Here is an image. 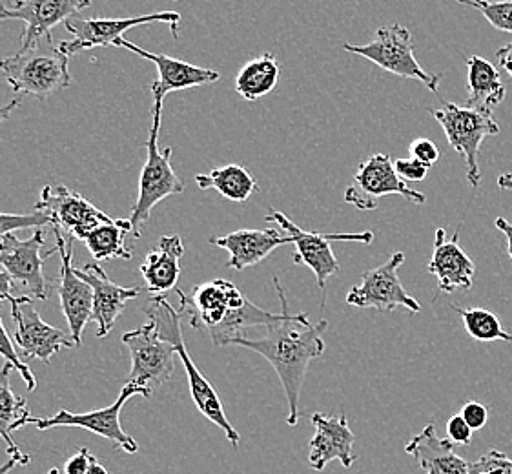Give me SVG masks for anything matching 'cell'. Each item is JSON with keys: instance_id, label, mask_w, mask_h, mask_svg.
<instances>
[{"instance_id": "12", "label": "cell", "mask_w": 512, "mask_h": 474, "mask_svg": "<svg viewBox=\"0 0 512 474\" xmlns=\"http://www.w3.org/2000/svg\"><path fill=\"white\" fill-rule=\"evenodd\" d=\"M405 263V254L396 252L383 265L367 270L361 283L347 294V303L358 309H374L378 312H394L398 307L420 312L418 299L410 296L401 285L398 270Z\"/></svg>"}, {"instance_id": "7", "label": "cell", "mask_w": 512, "mask_h": 474, "mask_svg": "<svg viewBox=\"0 0 512 474\" xmlns=\"http://www.w3.org/2000/svg\"><path fill=\"white\" fill-rule=\"evenodd\" d=\"M141 394L144 398H150L152 391L144 389L141 385L128 382L123 387V391L119 394V398L103 409L90 411V413H68V411H59L55 416L50 418H31V425H35L39 431H50L57 427H79L86 429L93 434H99L106 438L108 442H112L115 449H123L124 453L135 454L139 451V445L135 442L130 434L121 425V411H123L124 403L128 402L132 396Z\"/></svg>"}, {"instance_id": "32", "label": "cell", "mask_w": 512, "mask_h": 474, "mask_svg": "<svg viewBox=\"0 0 512 474\" xmlns=\"http://www.w3.org/2000/svg\"><path fill=\"white\" fill-rule=\"evenodd\" d=\"M452 309L456 310L463 320L467 334L472 340L483 341H509L512 343V334L503 329L500 318L487 309H461L452 305Z\"/></svg>"}, {"instance_id": "41", "label": "cell", "mask_w": 512, "mask_h": 474, "mask_svg": "<svg viewBox=\"0 0 512 474\" xmlns=\"http://www.w3.org/2000/svg\"><path fill=\"white\" fill-rule=\"evenodd\" d=\"M93 460L97 458L93 456L92 451L88 447H81L77 453L66 460L64 474H86Z\"/></svg>"}, {"instance_id": "24", "label": "cell", "mask_w": 512, "mask_h": 474, "mask_svg": "<svg viewBox=\"0 0 512 474\" xmlns=\"http://www.w3.org/2000/svg\"><path fill=\"white\" fill-rule=\"evenodd\" d=\"M185 245L179 236H163L141 265L144 289L154 296H166L175 289L181 276V258Z\"/></svg>"}, {"instance_id": "34", "label": "cell", "mask_w": 512, "mask_h": 474, "mask_svg": "<svg viewBox=\"0 0 512 474\" xmlns=\"http://www.w3.org/2000/svg\"><path fill=\"white\" fill-rule=\"evenodd\" d=\"M52 227V219L42 212H31V214H4L0 212V239L15 230H26V228Z\"/></svg>"}, {"instance_id": "6", "label": "cell", "mask_w": 512, "mask_h": 474, "mask_svg": "<svg viewBox=\"0 0 512 474\" xmlns=\"http://www.w3.org/2000/svg\"><path fill=\"white\" fill-rule=\"evenodd\" d=\"M345 52L356 53L359 57H365L374 62L381 70L394 73L401 79L420 81L425 88H429L434 95L440 92V83L443 79L441 73H429L423 70L412 46V33L401 24L383 26L376 31L374 41L365 46L356 44H343Z\"/></svg>"}, {"instance_id": "33", "label": "cell", "mask_w": 512, "mask_h": 474, "mask_svg": "<svg viewBox=\"0 0 512 474\" xmlns=\"http://www.w3.org/2000/svg\"><path fill=\"white\" fill-rule=\"evenodd\" d=\"M465 6L480 11L496 30L512 33V0L491 2V0H456Z\"/></svg>"}, {"instance_id": "38", "label": "cell", "mask_w": 512, "mask_h": 474, "mask_svg": "<svg viewBox=\"0 0 512 474\" xmlns=\"http://www.w3.org/2000/svg\"><path fill=\"white\" fill-rule=\"evenodd\" d=\"M460 414L463 416V420L469 423L472 431H480L489 422V407L483 405L482 402H476V400L465 403Z\"/></svg>"}, {"instance_id": "30", "label": "cell", "mask_w": 512, "mask_h": 474, "mask_svg": "<svg viewBox=\"0 0 512 474\" xmlns=\"http://www.w3.org/2000/svg\"><path fill=\"white\" fill-rule=\"evenodd\" d=\"M279 64L274 53H263L246 62L236 77V92L246 101H257L272 92L279 81Z\"/></svg>"}, {"instance_id": "29", "label": "cell", "mask_w": 512, "mask_h": 474, "mask_svg": "<svg viewBox=\"0 0 512 474\" xmlns=\"http://www.w3.org/2000/svg\"><path fill=\"white\" fill-rule=\"evenodd\" d=\"M195 183L201 190L214 188L228 201L236 203H245L259 190L256 177L241 165L219 166L208 174H197Z\"/></svg>"}, {"instance_id": "17", "label": "cell", "mask_w": 512, "mask_h": 474, "mask_svg": "<svg viewBox=\"0 0 512 474\" xmlns=\"http://www.w3.org/2000/svg\"><path fill=\"white\" fill-rule=\"evenodd\" d=\"M177 294L181 298V316H186L188 323L197 330L203 327L214 329L225 320L228 310L241 309L246 303L241 290L226 279H214L199 285L192 298L181 290H177Z\"/></svg>"}, {"instance_id": "23", "label": "cell", "mask_w": 512, "mask_h": 474, "mask_svg": "<svg viewBox=\"0 0 512 474\" xmlns=\"http://www.w3.org/2000/svg\"><path fill=\"white\" fill-rule=\"evenodd\" d=\"M210 243L223 248L230 254L226 267L243 272L245 268L256 267L261 261H265L277 247L292 243V239L288 234L283 236L277 228H265V230L243 228L228 236H212Z\"/></svg>"}, {"instance_id": "44", "label": "cell", "mask_w": 512, "mask_h": 474, "mask_svg": "<svg viewBox=\"0 0 512 474\" xmlns=\"http://www.w3.org/2000/svg\"><path fill=\"white\" fill-rule=\"evenodd\" d=\"M496 228L505 234L507 239V252H509V258L512 259V223H509L505 217H498L496 219Z\"/></svg>"}, {"instance_id": "1", "label": "cell", "mask_w": 512, "mask_h": 474, "mask_svg": "<svg viewBox=\"0 0 512 474\" xmlns=\"http://www.w3.org/2000/svg\"><path fill=\"white\" fill-rule=\"evenodd\" d=\"M328 321L319 320L312 325L307 314H290L287 320L268 327L267 336L250 340L237 336L228 345L245 347L248 351L261 354L274 367L288 402V425L299 422V396L305 383L308 365L325 352L323 334L327 332Z\"/></svg>"}, {"instance_id": "8", "label": "cell", "mask_w": 512, "mask_h": 474, "mask_svg": "<svg viewBox=\"0 0 512 474\" xmlns=\"http://www.w3.org/2000/svg\"><path fill=\"white\" fill-rule=\"evenodd\" d=\"M168 24L174 37L179 35L181 15L177 11H163L152 15H139V17H126V19H84L81 15H75L70 21L64 22L66 30L72 35L70 41L59 42V50L72 59L73 55L82 52H90L93 48H106L113 46L117 39H121L124 33L141 24Z\"/></svg>"}, {"instance_id": "39", "label": "cell", "mask_w": 512, "mask_h": 474, "mask_svg": "<svg viewBox=\"0 0 512 474\" xmlns=\"http://www.w3.org/2000/svg\"><path fill=\"white\" fill-rule=\"evenodd\" d=\"M410 155L414 157V159H418L421 163H425V165L432 166L438 159H440V150H438V146L432 143L431 139H416L412 145H410Z\"/></svg>"}, {"instance_id": "36", "label": "cell", "mask_w": 512, "mask_h": 474, "mask_svg": "<svg viewBox=\"0 0 512 474\" xmlns=\"http://www.w3.org/2000/svg\"><path fill=\"white\" fill-rule=\"evenodd\" d=\"M471 474H512V460L507 454L492 449L469 465Z\"/></svg>"}, {"instance_id": "5", "label": "cell", "mask_w": 512, "mask_h": 474, "mask_svg": "<svg viewBox=\"0 0 512 474\" xmlns=\"http://www.w3.org/2000/svg\"><path fill=\"white\" fill-rule=\"evenodd\" d=\"M429 114L440 123L449 145L463 155L467 163V181L478 188L482 181L478 165L482 143L487 137L500 134V124L494 119L491 110L441 101V110L429 108Z\"/></svg>"}, {"instance_id": "46", "label": "cell", "mask_w": 512, "mask_h": 474, "mask_svg": "<svg viewBox=\"0 0 512 474\" xmlns=\"http://www.w3.org/2000/svg\"><path fill=\"white\" fill-rule=\"evenodd\" d=\"M498 186L502 190H511L512 192V174H502V176L498 177Z\"/></svg>"}, {"instance_id": "45", "label": "cell", "mask_w": 512, "mask_h": 474, "mask_svg": "<svg viewBox=\"0 0 512 474\" xmlns=\"http://www.w3.org/2000/svg\"><path fill=\"white\" fill-rule=\"evenodd\" d=\"M22 95H17L13 101H10L8 104H4V106H0V124L6 123L8 119H10L11 114H13V110H17L19 106H21Z\"/></svg>"}, {"instance_id": "31", "label": "cell", "mask_w": 512, "mask_h": 474, "mask_svg": "<svg viewBox=\"0 0 512 474\" xmlns=\"http://www.w3.org/2000/svg\"><path fill=\"white\" fill-rule=\"evenodd\" d=\"M134 232L130 219H112L103 223L84 239V245L92 252L97 261H110V259H132L134 250L126 247V236Z\"/></svg>"}, {"instance_id": "49", "label": "cell", "mask_w": 512, "mask_h": 474, "mask_svg": "<svg viewBox=\"0 0 512 474\" xmlns=\"http://www.w3.org/2000/svg\"><path fill=\"white\" fill-rule=\"evenodd\" d=\"M48 474H61V471H59V469H52Z\"/></svg>"}, {"instance_id": "20", "label": "cell", "mask_w": 512, "mask_h": 474, "mask_svg": "<svg viewBox=\"0 0 512 474\" xmlns=\"http://www.w3.org/2000/svg\"><path fill=\"white\" fill-rule=\"evenodd\" d=\"M312 423L316 427V434L310 440V454L308 462L316 471H323L330 462L338 460L343 467H352L356 462V454L352 451L356 436L350 429L347 416L328 414H312Z\"/></svg>"}, {"instance_id": "22", "label": "cell", "mask_w": 512, "mask_h": 474, "mask_svg": "<svg viewBox=\"0 0 512 474\" xmlns=\"http://www.w3.org/2000/svg\"><path fill=\"white\" fill-rule=\"evenodd\" d=\"M429 272L438 278L441 292L452 294L458 290L471 289L476 265L460 247L458 232H454V236L447 239L445 228L440 227L436 230Z\"/></svg>"}, {"instance_id": "27", "label": "cell", "mask_w": 512, "mask_h": 474, "mask_svg": "<svg viewBox=\"0 0 512 474\" xmlns=\"http://www.w3.org/2000/svg\"><path fill=\"white\" fill-rule=\"evenodd\" d=\"M274 283H276L277 296L281 299V314H272L268 310L259 309L250 299H246V303L241 309L228 310L225 320L221 321L214 329H210L214 345L226 347L232 338L243 336V330L252 329V327H267L268 329L272 325L287 320L290 316L287 298L283 294L279 279L274 278Z\"/></svg>"}, {"instance_id": "48", "label": "cell", "mask_w": 512, "mask_h": 474, "mask_svg": "<svg viewBox=\"0 0 512 474\" xmlns=\"http://www.w3.org/2000/svg\"><path fill=\"white\" fill-rule=\"evenodd\" d=\"M15 465H19V462H17L15 458H10L6 464L0 465V474H10L11 469H13Z\"/></svg>"}, {"instance_id": "3", "label": "cell", "mask_w": 512, "mask_h": 474, "mask_svg": "<svg viewBox=\"0 0 512 474\" xmlns=\"http://www.w3.org/2000/svg\"><path fill=\"white\" fill-rule=\"evenodd\" d=\"M0 72L17 95H31L41 101L72 84L70 57L53 41L39 42L26 52L2 59Z\"/></svg>"}, {"instance_id": "21", "label": "cell", "mask_w": 512, "mask_h": 474, "mask_svg": "<svg viewBox=\"0 0 512 474\" xmlns=\"http://www.w3.org/2000/svg\"><path fill=\"white\" fill-rule=\"evenodd\" d=\"M75 274L93 289L92 321L97 323V338H106L112 332L115 321L123 314L128 299L141 294V289H126L108 278L97 263L75 267Z\"/></svg>"}, {"instance_id": "18", "label": "cell", "mask_w": 512, "mask_h": 474, "mask_svg": "<svg viewBox=\"0 0 512 474\" xmlns=\"http://www.w3.org/2000/svg\"><path fill=\"white\" fill-rule=\"evenodd\" d=\"M11 316L17 323L13 341L19 345L21 358L24 360L35 358L50 363L57 352L75 345L72 336L42 320L39 312L31 305V301L13 305Z\"/></svg>"}, {"instance_id": "16", "label": "cell", "mask_w": 512, "mask_h": 474, "mask_svg": "<svg viewBox=\"0 0 512 474\" xmlns=\"http://www.w3.org/2000/svg\"><path fill=\"white\" fill-rule=\"evenodd\" d=\"M46 243V234L35 230L28 239H19L15 234L0 239V267L4 268L15 283L24 285L33 299L50 298V283L44 278V258L41 250Z\"/></svg>"}, {"instance_id": "2", "label": "cell", "mask_w": 512, "mask_h": 474, "mask_svg": "<svg viewBox=\"0 0 512 474\" xmlns=\"http://www.w3.org/2000/svg\"><path fill=\"white\" fill-rule=\"evenodd\" d=\"M146 316L154 323L159 336L174 345L175 354L181 358V363L185 367L190 392L199 413L203 414L208 422L216 423L217 427L225 433L228 442L237 447L241 442V436L234 429V425L228 422L219 394L212 387V383L208 382L195 367L194 360L186 351L183 329H181V318H183L181 312L168 303L166 296H154L146 307Z\"/></svg>"}, {"instance_id": "4", "label": "cell", "mask_w": 512, "mask_h": 474, "mask_svg": "<svg viewBox=\"0 0 512 474\" xmlns=\"http://www.w3.org/2000/svg\"><path fill=\"white\" fill-rule=\"evenodd\" d=\"M161 119H163V103L154 101L152 110V126H150V137L146 143V163L143 172L139 177V196L132 207L130 223L134 228V236L141 237V227L148 223L150 214L157 203L164 201L166 197L183 194L185 183L183 179L175 174L172 166V155L174 148L159 150V130H161Z\"/></svg>"}, {"instance_id": "10", "label": "cell", "mask_w": 512, "mask_h": 474, "mask_svg": "<svg viewBox=\"0 0 512 474\" xmlns=\"http://www.w3.org/2000/svg\"><path fill=\"white\" fill-rule=\"evenodd\" d=\"M385 196H400L414 205L425 203V196L412 190L398 176L390 155L372 154L358 166L354 183L345 192V201L358 210L372 212L379 207V199Z\"/></svg>"}, {"instance_id": "28", "label": "cell", "mask_w": 512, "mask_h": 474, "mask_svg": "<svg viewBox=\"0 0 512 474\" xmlns=\"http://www.w3.org/2000/svg\"><path fill=\"white\" fill-rule=\"evenodd\" d=\"M467 92V106L491 110L505 99L507 88L492 62L480 55H472L467 59Z\"/></svg>"}, {"instance_id": "26", "label": "cell", "mask_w": 512, "mask_h": 474, "mask_svg": "<svg viewBox=\"0 0 512 474\" xmlns=\"http://www.w3.org/2000/svg\"><path fill=\"white\" fill-rule=\"evenodd\" d=\"M13 371L17 369L10 361H6V365L0 369V438L6 442V451L10 458H15L19 465H30V456L19 451V447L13 442V433L24 425H30L33 418L28 402L11 389L10 376Z\"/></svg>"}, {"instance_id": "19", "label": "cell", "mask_w": 512, "mask_h": 474, "mask_svg": "<svg viewBox=\"0 0 512 474\" xmlns=\"http://www.w3.org/2000/svg\"><path fill=\"white\" fill-rule=\"evenodd\" d=\"M113 46L126 48L128 52L135 53V55L143 57L146 61L152 62L155 68H157L159 79L152 84L154 101H161L163 103L164 97L170 92H181V90H188V88L214 84L221 79L219 72L208 70V68H201V66H194L190 62L179 61V59L168 57V55H163V53L146 52L143 48H139V46H135L132 42L126 41L124 37L117 39Z\"/></svg>"}, {"instance_id": "37", "label": "cell", "mask_w": 512, "mask_h": 474, "mask_svg": "<svg viewBox=\"0 0 512 474\" xmlns=\"http://www.w3.org/2000/svg\"><path fill=\"white\" fill-rule=\"evenodd\" d=\"M394 168L398 172V176L405 181V183H421L425 181V177L429 174L431 166L421 163L418 159L410 157V159H398L394 163Z\"/></svg>"}, {"instance_id": "42", "label": "cell", "mask_w": 512, "mask_h": 474, "mask_svg": "<svg viewBox=\"0 0 512 474\" xmlns=\"http://www.w3.org/2000/svg\"><path fill=\"white\" fill-rule=\"evenodd\" d=\"M13 283H15V281H13L10 274H8L6 270H0V301H10L11 307H13V305H19V303H28V301H33L31 296L13 298V294H11V289L15 287Z\"/></svg>"}, {"instance_id": "9", "label": "cell", "mask_w": 512, "mask_h": 474, "mask_svg": "<svg viewBox=\"0 0 512 474\" xmlns=\"http://www.w3.org/2000/svg\"><path fill=\"white\" fill-rule=\"evenodd\" d=\"M267 223H277L287 232L292 245H296L294 263L307 265L318 279L319 289L327 287L328 279L339 272V261L332 250L330 241H352V243H365L370 245L374 234L361 232V234H321V232H307L297 227L294 221H290L283 212H277L270 208V214L265 217Z\"/></svg>"}, {"instance_id": "40", "label": "cell", "mask_w": 512, "mask_h": 474, "mask_svg": "<svg viewBox=\"0 0 512 474\" xmlns=\"http://www.w3.org/2000/svg\"><path fill=\"white\" fill-rule=\"evenodd\" d=\"M447 433H449L452 444L469 445L474 431L469 427V423L463 420L461 414H454L447 423Z\"/></svg>"}, {"instance_id": "11", "label": "cell", "mask_w": 512, "mask_h": 474, "mask_svg": "<svg viewBox=\"0 0 512 474\" xmlns=\"http://www.w3.org/2000/svg\"><path fill=\"white\" fill-rule=\"evenodd\" d=\"M90 6L92 0H13L11 4H0V22H24L21 52H26L39 42L53 41L55 26Z\"/></svg>"}, {"instance_id": "43", "label": "cell", "mask_w": 512, "mask_h": 474, "mask_svg": "<svg viewBox=\"0 0 512 474\" xmlns=\"http://www.w3.org/2000/svg\"><path fill=\"white\" fill-rule=\"evenodd\" d=\"M496 61L498 66H502L503 70L512 77V42L505 44L496 52Z\"/></svg>"}, {"instance_id": "13", "label": "cell", "mask_w": 512, "mask_h": 474, "mask_svg": "<svg viewBox=\"0 0 512 474\" xmlns=\"http://www.w3.org/2000/svg\"><path fill=\"white\" fill-rule=\"evenodd\" d=\"M123 343L132 356L130 382L154 392L174 374V345L164 341L154 323L126 332Z\"/></svg>"}, {"instance_id": "35", "label": "cell", "mask_w": 512, "mask_h": 474, "mask_svg": "<svg viewBox=\"0 0 512 474\" xmlns=\"http://www.w3.org/2000/svg\"><path fill=\"white\" fill-rule=\"evenodd\" d=\"M0 356L6 361H10L11 365L17 369V372L22 376V380L28 385V391L37 389V380L31 372L30 365L24 363L21 356L15 352V341H11L8 332L4 329L2 318H0Z\"/></svg>"}, {"instance_id": "15", "label": "cell", "mask_w": 512, "mask_h": 474, "mask_svg": "<svg viewBox=\"0 0 512 474\" xmlns=\"http://www.w3.org/2000/svg\"><path fill=\"white\" fill-rule=\"evenodd\" d=\"M55 250L61 256V278L57 281V292L61 298V309L70 327V336L75 347L82 345V330L92 321L93 289L75 274L73 267V237H68L61 228L53 227Z\"/></svg>"}, {"instance_id": "14", "label": "cell", "mask_w": 512, "mask_h": 474, "mask_svg": "<svg viewBox=\"0 0 512 474\" xmlns=\"http://www.w3.org/2000/svg\"><path fill=\"white\" fill-rule=\"evenodd\" d=\"M35 210L50 217L52 227L61 228L66 236L79 241H84L93 228L113 219L64 185L44 186Z\"/></svg>"}, {"instance_id": "25", "label": "cell", "mask_w": 512, "mask_h": 474, "mask_svg": "<svg viewBox=\"0 0 512 474\" xmlns=\"http://www.w3.org/2000/svg\"><path fill=\"white\" fill-rule=\"evenodd\" d=\"M405 451L418 462L425 474H471L469 464L454 453L451 440L438 438L432 423L410 440Z\"/></svg>"}, {"instance_id": "47", "label": "cell", "mask_w": 512, "mask_h": 474, "mask_svg": "<svg viewBox=\"0 0 512 474\" xmlns=\"http://www.w3.org/2000/svg\"><path fill=\"white\" fill-rule=\"evenodd\" d=\"M86 474H108V471H106V467H104V465L99 464L97 460H93L92 465H90V469H88V473Z\"/></svg>"}]
</instances>
